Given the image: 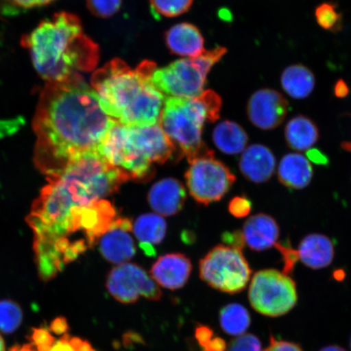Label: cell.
Wrapping results in <instances>:
<instances>
[{
	"label": "cell",
	"mask_w": 351,
	"mask_h": 351,
	"mask_svg": "<svg viewBox=\"0 0 351 351\" xmlns=\"http://www.w3.org/2000/svg\"><path fill=\"white\" fill-rule=\"evenodd\" d=\"M114 121L81 75L47 83L33 120L35 165L47 178L62 172L77 157L97 150Z\"/></svg>",
	"instance_id": "6da1fadb"
},
{
	"label": "cell",
	"mask_w": 351,
	"mask_h": 351,
	"mask_svg": "<svg viewBox=\"0 0 351 351\" xmlns=\"http://www.w3.org/2000/svg\"><path fill=\"white\" fill-rule=\"evenodd\" d=\"M47 181L27 217L34 231V245L49 239L73 210L106 199L130 180L96 150L77 157Z\"/></svg>",
	"instance_id": "7a4b0ae2"
},
{
	"label": "cell",
	"mask_w": 351,
	"mask_h": 351,
	"mask_svg": "<svg viewBox=\"0 0 351 351\" xmlns=\"http://www.w3.org/2000/svg\"><path fill=\"white\" fill-rule=\"evenodd\" d=\"M35 69L47 83L63 82L89 72L99 61V47L83 33L81 20L73 13H56L21 38Z\"/></svg>",
	"instance_id": "3957f363"
},
{
	"label": "cell",
	"mask_w": 351,
	"mask_h": 351,
	"mask_svg": "<svg viewBox=\"0 0 351 351\" xmlns=\"http://www.w3.org/2000/svg\"><path fill=\"white\" fill-rule=\"evenodd\" d=\"M155 63L144 61L131 69L114 59L91 77L100 106L112 119L125 125H151L159 122L165 96L152 82Z\"/></svg>",
	"instance_id": "277c9868"
},
{
	"label": "cell",
	"mask_w": 351,
	"mask_h": 351,
	"mask_svg": "<svg viewBox=\"0 0 351 351\" xmlns=\"http://www.w3.org/2000/svg\"><path fill=\"white\" fill-rule=\"evenodd\" d=\"M221 99L212 90L192 99L166 98L159 123L176 150L189 162L210 151L202 139L206 121H216Z\"/></svg>",
	"instance_id": "5b68a950"
},
{
	"label": "cell",
	"mask_w": 351,
	"mask_h": 351,
	"mask_svg": "<svg viewBox=\"0 0 351 351\" xmlns=\"http://www.w3.org/2000/svg\"><path fill=\"white\" fill-rule=\"evenodd\" d=\"M226 52V48L217 47L195 58L179 60L156 69L152 74L153 84L165 98H195L203 93L210 69Z\"/></svg>",
	"instance_id": "8992f818"
},
{
	"label": "cell",
	"mask_w": 351,
	"mask_h": 351,
	"mask_svg": "<svg viewBox=\"0 0 351 351\" xmlns=\"http://www.w3.org/2000/svg\"><path fill=\"white\" fill-rule=\"evenodd\" d=\"M252 269L241 250L219 245L199 263V276L210 287L228 293H237L247 287Z\"/></svg>",
	"instance_id": "52a82bcc"
},
{
	"label": "cell",
	"mask_w": 351,
	"mask_h": 351,
	"mask_svg": "<svg viewBox=\"0 0 351 351\" xmlns=\"http://www.w3.org/2000/svg\"><path fill=\"white\" fill-rule=\"evenodd\" d=\"M249 301L257 313L279 317L297 304L296 284L291 276L276 269H265L254 275L249 289Z\"/></svg>",
	"instance_id": "ba28073f"
},
{
	"label": "cell",
	"mask_w": 351,
	"mask_h": 351,
	"mask_svg": "<svg viewBox=\"0 0 351 351\" xmlns=\"http://www.w3.org/2000/svg\"><path fill=\"white\" fill-rule=\"evenodd\" d=\"M213 156V152L189 162L186 185L191 195L201 204L221 200L236 181L231 170Z\"/></svg>",
	"instance_id": "9c48e42d"
},
{
	"label": "cell",
	"mask_w": 351,
	"mask_h": 351,
	"mask_svg": "<svg viewBox=\"0 0 351 351\" xmlns=\"http://www.w3.org/2000/svg\"><path fill=\"white\" fill-rule=\"evenodd\" d=\"M99 155L114 168L120 169L130 181L148 182L155 169L140 156L131 142L128 125L114 121L97 148Z\"/></svg>",
	"instance_id": "30bf717a"
},
{
	"label": "cell",
	"mask_w": 351,
	"mask_h": 351,
	"mask_svg": "<svg viewBox=\"0 0 351 351\" xmlns=\"http://www.w3.org/2000/svg\"><path fill=\"white\" fill-rule=\"evenodd\" d=\"M106 287L110 295L124 304H134L141 297L154 301L162 297L159 285L135 263H125L114 267L108 276Z\"/></svg>",
	"instance_id": "8fae6325"
},
{
	"label": "cell",
	"mask_w": 351,
	"mask_h": 351,
	"mask_svg": "<svg viewBox=\"0 0 351 351\" xmlns=\"http://www.w3.org/2000/svg\"><path fill=\"white\" fill-rule=\"evenodd\" d=\"M289 102L285 96L273 89L258 90L247 105L249 120L263 130H271L282 125L287 116Z\"/></svg>",
	"instance_id": "7c38bea8"
},
{
	"label": "cell",
	"mask_w": 351,
	"mask_h": 351,
	"mask_svg": "<svg viewBox=\"0 0 351 351\" xmlns=\"http://www.w3.org/2000/svg\"><path fill=\"white\" fill-rule=\"evenodd\" d=\"M130 138L136 150L148 162L164 164L176 149L160 123L151 125H128Z\"/></svg>",
	"instance_id": "4fadbf2b"
},
{
	"label": "cell",
	"mask_w": 351,
	"mask_h": 351,
	"mask_svg": "<svg viewBox=\"0 0 351 351\" xmlns=\"http://www.w3.org/2000/svg\"><path fill=\"white\" fill-rule=\"evenodd\" d=\"M133 223L128 218L118 217L98 241L99 250L105 260L122 265L135 256L136 247L131 231Z\"/></svg>",
	"instance_id": "5bb4252c"
},
{
	"label": "cell",
	"mask_w": 351,
	"mask_h": 351,
	"mask_svg": "<svg viewBox=\"0 0 351 351\" xmlns=\"http://www.w3.org/2000/svg\"><path fill=\"white\" fill-rule=\"evenodd\" d=\"M191 270V262L185 254H167L154 263L151 275L158 285L174 291L186 284Z\"/></svg>",
	"instance_id": "9a60e30c"
},
{
	"label": "cell",
	"mask_w": 351,
	"mask_h": 351,
	"mask_svg": "<svg viewBox=\"0 0 351 351\" xmlns=\"http://www.w3.org/2000/svg\"><path fill=\"white\" fill-rule=\"evenodd\" d=\"M186 199L185 187L178 180L172 178L160 180L148 193L149 204L156 213L164 217L178 214Z\"/></svg>",
	"instance_id": "2e32d148"
},
{
	"label": "cell",
	"mask_w": 351,
	"mask_h": 351,
	"mask_svg": "<svg viewBox=\"0 0 351 351\" xmlns=\"http://www.w3.org/2000/svg\"><path fill=\"white\" fill-rule=\"evenodd\" d=\"M244 177L254 183L269 181L276 168V157L269 147L254 144L244 151L239 163Z\"/></svg>",
	"instance_id": "e0dca14e"
},
{
	"label": "cell",
	"mask_w": 351,
	"mask_h": 351,
	"mask_svg": "<svg viewBox=\"0 0 351 351\" xmlns=\"http://www.w3.org/2000/svg\"><path fill=\"white\" fill-rule=\"evenodd\" d=\"M241 234L245 244L254 251L262 252L276 245L280 230L274 218L266 214H257L245 221Z\"/></svg>",
	"instance_id": "ac0fdd59"
},
{
	"label": "cell",
	"mask_w": 351,
	"mask_h": 351,
	"mask_svg": "<svg viewBox=\"0 0 351 351\" xmlns=\"http://www.w3.org/2000/svg\"><path fill=\"white\" fill-rule=\"evenodd\" d=\"M169 49L173 54L191 58L204 53V40L199 30L189 23L176 25L165 35Z\"/></svg>",
	"instance_id": "d6986e66"
},
{
	"label": "cell",
	"mask_w": 351,
	"mask_h": 351,
	"mask_svg": "<svg viewBox=\"0 0 351 351\" xmlns=\"http://www.w3.org/2000/svg\"><path fill=\"white\" fill-rule=\"evenodd\" d=\"M298 252L306 266L320 269L331 265L335 257V245L327 236L313 234L301 241Z\"/></svg>",
	"instance_id": "ffe728a7"
},
{
	"label": "cell",
	"mask_w": 351,
	"mask_h": 351,
	"mask_svg": "<svg viewBox=\"0 0 351 351\" xmlns=\"http://www.w3.org/2000/svg\"><path fill=\"white\" fill-rule=\"evenodd\" d=\"M313 177V167L301 154H287L280 162L278 179L285 186L301 190L309 185Z\"/></svg>",
	"instance_id": "44dd1931"
},
{
	"label": "cell",
	"mask_w": 351,
	"mask_h": 351,
	"mask_svg": "<svg viewBox=\"0 0 351 351\" xmlns=\"http://www.w3.org/2000/svg\"><path fill=\"white\" fill-rule=\"evenodd\" d=\"M167 223L158 214H144L136 219L133 231L139 241L140 247L149 256H155L154 245L160 244L166 235Z\"/></svg>",
	"instance_id": "7402d4cb"
},
{
	"label": "cell",
	"mask_w": 351,
	"mask_h": 351,
	"mask_svg": "<svg viewBox=\"0 0 351 351\" xmlns=\"http://www.w3.org/2000/svg\"><path fill=\"white\" fill-rule=\"evenodd\" d=\"M285 137L288 146L293 150H309L319 138V129L309 117L296 116L285 125Z\"/></svg>",
	"instance_id": "603a6c76"
},
{
	"label": "cell",
	"mask_w": 351,
	"mask_h": 351,
	"mask_svg": "<svg viewBox=\"0 0 351 351\" xmlns=\"http://www.w3.org/2000/svg\"><path fill=\"white\" fill-rule=\"evenodd\" d=\"M280 82L285 92L295 99L308 97L313 93L315 77L311 70L302 64H293L284 70Z\"/></svg>",
	"instance_id": "cb8c5ba5"
},
{
	"label": "cell",
	"mask_w": 351,
	"mask_h": 351,
	"mask_svg": "<svg viewBox=\"0 0 351 351\" xmlns=\"http://www.w3.org/2000/svg\"><path fill=\"white\" fill-rule=\"evenodd\" d=\"M213 138L219 150L229 155L243 152L248 143V135L243 127L229 121L219 123L216 126Z\"/></svg>",
	"instance_id": "d4e9b609"
},
{
	"label": "cell",
	"mask_w": 351,
	"mask_h": 351,
	"mask_svg": "<svg viewBox=\"0 0 351 351\" xmlns=\"http://www.w3.org/2000/svg\"><path fill=\"white\" fill-rule=\"evenodd\" d=\"M219 322L223 330L232 336L244 335L251 324V317L243 305L232 304L226 306L219 314Z\"/></svg>",
	"instance_id": "484cf974"
},
{
	"label": "cell",
	"mask_w": 351,
	"mask_h": 351,
	"mask_svg": "<svg viewBox=\"0 0 351 351\" xmlns=\"http://www.w3.org/2000/svg\"><path fill=\"white\" fill-rule=\"evenodd\" d=\"M315 20L320 27L332 33H339L343 29V15L335 2L319 4L315 11Z\"/></svg>",
	"instance_id": "4316f807"
},
{
	"label": "cell",
	"mask_w": 351,
	"mask_h": 351,
	"mask_svg": "<svg viewBox=\"0 0 351 351\" xmlns=\"http://www.w3.org/2000/svg\"><path fill=\"white\" fill-rule=\"evenodd\" d=\"M23 311L16 302L0 300V332L10 335L21 326Z\"/></svg>",
	"instance_id": "83f0119b"
},
{
	"label": "cell",
	"mask_w": 351,
	"mask_h": 351,
	"mask_svg": "<svg viewBox=\"0 0 351 351\" xmlns=\"http://www.w3.org/2000/svg\"><path fill=\"white\" fill-rule=\"evenodd\" d=\"M194 0H150L151 11L154 17H174L190 10Z\"/></svg>",
	"instance_id": "f1b7e54d"
},
{
	"label": "cell",
	"mask_w": 351,
	"mask_h": 351,
	"mask_svg": "<svg viewBox=\"0 0 351 351\" xmlns=\"http://www.w3.org/2000/svg\"><path fill=\"white\" fill-rule=\"evenodd\" d=\"M122 0H87V7L96 16L107 19L119 11Z\"/></svg>",
	"instance_id": "f546056e"
},
{
	"label": "cell",
	"mask_w": 351,
	"mask_h": 351,
	"mask_svg": "<svg viewBox=\"0 0 351 351\" xmlns=\"http://www.w3.org/2000/svg\"><path fill=\"white\" fill-rule=\"evenodd\" d=\"M275 247L282 254L284 263L283 274L287 275L292 274L293 269H295L296 263L300 260L298 252L291 247L289 241L276 243Z\"/></svg>",
	"instance_id": "4dcf8cb0"
},
{
	"label": "cell",
	"mask_w": 351,
	"mask_h": 351,
	"mask_svg": "<svg viewBox=\"0 0 351 351\" xmlns=\"http://www.w3.org/2000/svg\"><path fill=\"white\" fill-rule=\"evenodd\" d=\"M228 351H262V345L257 337L244 333L230 342Z\"/></svg>",
	"instance_id": "1f68e13d"
},
{
	"label": "cell",
	"mask_w": 351,
	"mask_h": 351,
	"mask_svg": "<svg viewBox=\"0 0 351 351\" xmlns=\"http://www.w3.org/2000/svg\"><path fill=\"white\" fill-rule=\"evenodd\" d=\"M32 343L37 351H47L56 341L46 328H34L32 336Z\"/></svg>",
	"instance_id": "d6a6232c"
},
{
	"label": "cell",
	"mask_w": 351,
	"mask_h": 351,
	"mask_svg": "<svg viewBox=\"0 0 351 351\" xmlns=\"http://www.w3.org/2000/svg\"><path fill=\"white\" fill-rule=\"evenodd\" d=\"M252 208V201L245 196L234 197L229 204L230 213L232 216L243 218L248 216Z\"/></svg>",
	"instance_id": "836d02e7"
},
{
	"label": "cell",
	"mask_w": 351,
	"mask_h": 351,
	"mask_svg": "<svg viewBox=\"0 0 351 351\" xmlns=\"http://www.w3.org/2000/svg\"><path fill=\"white\" fill-rule=\"evenodd\" d=\"M55 0H3L5 3L6 10L13 11L26 10L35 7H42L49 4Z\"/></svg>",
	"instance_id": "e575fe53"
},
{
	"label": "cell",
	"mask_w": 351,
	"mask_h": 351,
	"mask_svg": "<svg viewBox=\"0 0 351 351\" xmlns=\"http://www.w3.org/2000/svg\"><path fill=\"white\" fill-rule=\"evenodd\" d=\"M263 351H304L300 346L295 342L278 340L275 337H271L270 344L267 349Z\"/></svg>",
	"instance_id": "d590c367"
},
{
	"label": "cell",
	"mask_w": 351,
	"mask_h": 351,
	"mask_svg": "<svg viewBox=\"0 0 351 351\" xmlns=\"http://www.w3.org/2000/svg\"><path fill=\"white\" fill-rule=\"evenodd\" d=\"M223 243L230 247L243 249L245 247V241L243 239V234L240 231H235L232 232H226L222 236Z\"/></svg>",
	"instance_id": "8d00e7d4"
},
{
	"label": "cell",
	"mask_w": 351,
	"mask_h": 351,
	"mask_svg": "<svg viewBox=\"0 0 351 351\" xmlns=\"http://www.w3.org/2000/svg\"><path fill=\"white\" fill-rule=\"evenodd\" d=\"M195 339L202 348H205L213 339V331L208 326H201L196 328Z\"/></svg>",
	"instance_id": "74e56055"
},
{
	"label": "cell",
	"mask_w": 351,
	"mask_h": 351,
	"mask_svg": "<svg viewBox=\"0 0 351 351\" xmlns=\"http://www.w3.org/2000/svg\"><path fill=\"white\" fill-rule=\"evenodd\" d=\"M47 351H76L71 341V337L68 333L61 337L58 341H56L49 350Z\"/></svg>",
	"instance_id": "f35d334b"
},
{
	"label": "cell",
	"mask_w": 351,
	"mask_h": 351,
	"mask_svg": "<svg viewBox=\"0 0 351 351\" xmlns=\"http://www.w3.org/2000/svg\"><path fill=\"white\" fill-rule=\"evenodd\" d=\"M50 330L56 335L64 336L67 335L69 331L67 319L62 317L54 319L51 323Z\"/></svg>",
	"instance_id": "ab89813d"
},
{
	"label": "cell",
	"mask_w": 351,
	"mask_h": 351,
	"mask_svg": "<svg viewBox=\"0 0 351 351\" xmlns=\"http://www.w3.org/2000/svg\"><path fill=\"white\" fill-rule=\"evenodd\" d=\"M306 156L307 160L317 165H326L328 163V156L318 149H309L306 152Z\"/></svg>",
	"instance_id": "60d3db41"
},
{
	"label": "cell",
	"mask_w": 351,
	"mask_h": 351,
	"mask_svg": "<svg viewBox=\"0 0 351 351\" xmlns=\"http://www.w3.org/2000/svg\"><path fill=\"white\" fill-rule=\"evenodd\" d=\"M226 342L221 337H214L204 348V351H226Z\"/></svg>",
	"instance_id": "b9f144b4"
},
{
	"label": "cell",
	"mask_w": 351,
	"mask_h": 351,
	"mask_svg": "<svg viewBox=\"0 0 351 351\" xmlns=\"http://www.w3.org/2000/svg\"><path fill=\"white\" fill-rule=\"evenodd\" d=\"M333 92H335V95L337 98L344 99L348 96L350 93V88L346 82L342 79H339L335 83V89H333Z\"/></svg>",
	"instance_id": "7bdbcfd3"
},
{
	"label": "cell",
	"mask_w": 351,
	"mask_h": 351,
	"mask_svg": "<svg viewBox=\"0 0 351 351\" xmlns=\"http://www.w3.org/2000/svg\"><path fill=\"white\" fill-rule=\"evenodd\" d=\"M71 341L76 351H95L87 341H83L78 337H72Z\"/></svg>",
	"instance_id": "ee69618b"
},
{
	"label": "cell",
	"mask_w": 351,
	"mask_h": 351,
	"mask_svg": "<svg viewBox=\"0 0 351 351\" xmlns=\"http://www.w3.org/2000/svg\"><path fill=\"white\" fill-rule=\"evenodd\" d=\"M10 351H37L33 344H27L22 346H15Z\"/></svg>",
	"instance_id": "f6af8a7d"
},
{
	"label": "cell",
	"mask_w": 351,
	"mask_h": 351,
	"mask_svg": "<svg viewBox=\"0 0 351 351\" xmlns=\"http://www.w3.org/2000/svg\"><path fill=\"white\" fill-rule=\"evenodd\" d=\"M319 351H346L343 348H341L339 346H326V348H322V350H319Z\"/></svg>",
	"instance_id": "bcb514c9"
},
{
	"label": "cell",
	"mask_w": 351,
	"mask_h": 351,
	"mask_svg": "<svg viewBox=\"0 0 351 351\" xmlns=\"http://www.w3.org/2000/svg\"><path fill=\"white\" fill-rule=\"evenodd\" d=\"M341 147L343 148L345 151L351 152V142L342 143Z\"/></svg>",
	"instance_id": "7dc6e473"
},
{
	"label": "cell",
	"mask_w": 351,
	"mask_h": 351,
	"mask_svg": "<svg viewBox=\"0 0 351 351\" xmlns=\"http://www.w3.org/2000/svg\"><path fill=\"white\" fill-rule=\"evenodd\" d=\"M0 351H6L5 342L1 335H0Z\"/></svg>",
	"instance_id": "c3c4849f"
},
{
	"label": "cell",
	"mask_w": 351,
	"mask_h": 351,
	"mask_svg": "<svg viewBox=\"0 0 351 351\" xmlns=\"http://www.w3.org/2000/svg\"><path fill=\"white\" fill-rule=\"evenodd\" d=\"M350 349H351V341H350Z\"/></svg>",
	"instance_id": "681fc988"
}]
</instances>
